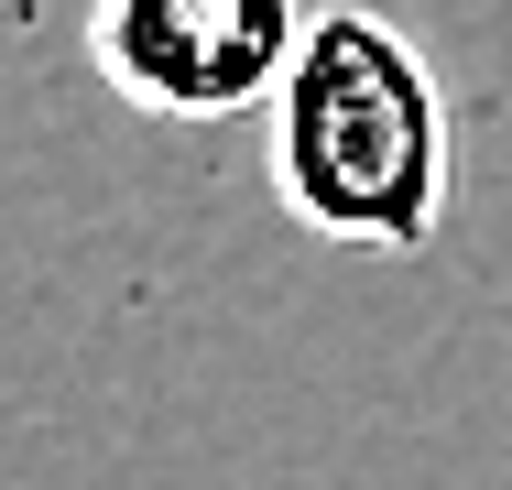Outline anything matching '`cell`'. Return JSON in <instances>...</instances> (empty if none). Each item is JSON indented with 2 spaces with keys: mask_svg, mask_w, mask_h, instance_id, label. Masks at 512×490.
Listing matches in <instances>:
<instances>
[{
  "mask_svg": "<svg viewBox=\"0 0 512 490\" xmlns=\"http://www.w3.org/2000/svg\"><path fill=\"white\" fill-rule=\"evenodd\" d=\"M262 175L306 240L425 251L447 218V175H458V131H447V88L425 44L360 0L316 11L262 109Z\"/></svg>",
  "mask_w": 512,
  "mask_h": 490,
  "instance_id": "6da1fadb",
  "label": "cell"
},
{
  "mask_svg": "<svg viewBox=\"0 0 512 490\" xmlns=\"http://www.w3.org/2000/svg\"><path fill=\"white\" fill-rule=\"evenodd\" d=\"M306 22V0H88V77L164 131H207L273 109Z\"/></svg>",
  "mask_w": 512,
  "mask_h": 490,
  "instance_id": "7a4b0ae2",
  "label": "cell"
}]
</instances>
